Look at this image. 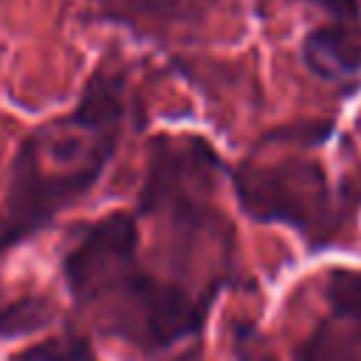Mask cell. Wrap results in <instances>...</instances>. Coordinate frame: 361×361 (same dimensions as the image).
<instances>
[{"instance_id":"6da1fadb","label":"cell","mask_w":361,"mask_h":361,"mask_svg":"<svg viewBox=\"0 0 361 361\" xmlns=\"http://www.w3.org/2000/svg\"><path fill=\"white\" fill-rule=\"evenodd\" d=\"M127 116V71L104 59L71 110L23 135L0 200V262L93 192L118 152Z\"/></svg>"},{"instance_id":"7a4b0ae2","label":"cell","mask_w":361,"mask_h":361,"mask_svg":"<svg viewBox=\"0 0 361 361\" xmlns=\"http://www.w3.org/2000/svg\"><path fill=\"white\" fill-rule=\"evenodd\" d=\"M62 279L87 324L138 353H158L200 333L206 305L161 276L141 254V223L110 212L76 231Z\"/></svg>"},{"instance_id":"3957f363","label":"cell","mask_w":361,"mask_h":361,"mask_svg":"<svg viewBox=\"0 0 361 361\" xmlns=\"http://www.w3.org/2000/svg\"><path fill=\"white\" fill-rule=\"evenodd\" d=\"M220 155L197 135H158L147 149L138 220L155 231L149 265L206 307L234 271V231L214 206Z\"/></svg>"},{"instance_id":"277c9868","label":"cell","mask_w":361,"mask_h":361,"mask_svg":"<svg viewBox=\"0 0 361 361\" xmlns=\"http://www.w3.org/2000/svg\"><path fill=\"white\" fill-rule=\"evenodd\" d=\"M322 130V124H310L307 133L293 127V135H282L290 147L271 152L259 144L231 169L237 203L251 220L296 228L310 245L330 243L358 206V195L350 186L336 189L322 158L307 152Z\"/></svg>"},{"instance_id":"5b68a950","label":"cell","mask_w":361,"mask_h":361,"mask_svg":"<svg viewBox=\"0 0 361 361\" xmlns=\"http://www.w3.org/2000/svg\"><path fill=\"white\" fill-rule=\"evenodd\" d=\"M324 299L327 310L296 350V361H361V274L333 271Z\"/></svg>"},{"instance_id":"8992f818","label":"cell","mask_w":361,"mask_h":361,"mask_svg":"<svg viewBox=\"0 0 361 361\" xmlns=\"http://www.w3.org/2000/svg\"><path fill=\"white\" fill-rule=\"evenodd\" d=\"M302 59L324 82L361 73V37L341 23L313 28L302 42Z\"/></svg>"},{"instance_id":"52a82bcc","label":"cell","mask_w":361,"mask_h":361,"mask_svg":"<svg viewBox=\"0 0 361 361\" xmlns=\"http://www.w3.org/2000/svg\"><path fill=\"white\" fill-rule=\"evenodd\" d=\"M11 361H102L82 333H59L11 355Z\"/></svg>"},{"instance_id":"ba28073f","label":"cell","mask_w":361,"mask_h":361,"mask_svg":"<svg viewBox=\"0 0 361 361\" xmlns=\"http://www.w3.org/2000/svg\"><path fill=\"white\" fill-rule=\"evenodd\" d=\"M169 361H200V355H197V350H189V353H180V355H175Z\"/></svg>"}]
</instances>
